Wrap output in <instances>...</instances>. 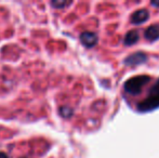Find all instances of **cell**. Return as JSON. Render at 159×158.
<instances>
[{
	"mask_svg": "<svg viewBox=\"0 0 159 158\" xmlns=\"http://www.w3.org/2000/svg\"><path fill=\"white\" fill-rule=\"evenodd\" d=\"M98 35L92 32H84L80 35V41L87 48H92L98 43Z\"/></svg>",
	"mask_w": 159,
	"mask_h": 158,
	"instance_id": "277c9868",
	"label": "cell"
},
{
	"mask_svg": "<svg viewBox=\"0 0 159 158\" xmlns=\"http://www.w3.org/2000/svg\"><path fill=\"white\" fill-rule=\"evenodd\" d=\"M159 107V79L151 88L148 95L138 104V110L142 113L149 112Z\"/></svg>",
	"mask_w": 159,
	"mask_h": 158,
	"instance_id": "6da1fadb",
	"label": "cell"
},
{
	"mask_svg": "<svg viewBox=\"0 0 159 158\" xmlns=\"http://www.w3.org/2000/svg\"><path fill=\"white\" fill-rule=\"evenodd\" d=\"M139 38H140V36H139V33L136 30H130L125 37V44L126 46H132L138 41Z\"/></svg>",
	"mask_w": 159,
	"mask_h": 158,
	"instance_id": "52a82bcc",
	"label": "cell"
},
{
	"mask_svg": "<svg viewBox=\"0 0 159 158\" xmlns=\"http://www.w3.org/2000/svg\"><path fill=\"white\" fill-rule=\"evenodd\" d=\"M0 158H9V156L6 154V153H3V152H0Z\"/></svg>",
	"mask_w": 159,
	"mask_h": 158,
	"instance_id": "30bf717a",
	"label": "cell"
},
{
	"mask_svg": "<svg viewBox=\"0 0 159 158\" xmlns=\"http://www.w3.org/2000/svg\"><path fill=\"white\" fill-rule=\"evenodd\" d=\"M145 38L149 41H155L159 38V25H152L145 30Z\"/></svg>",
	"mask_w": 159,
	"mask_h": 158,
	"instance_id": "8992f818",
	"label": "cell"
},
{
	"mask_svg": "<svg viewBox=\"0 0 159 158\" xmlns=\"http://www.w3.org/2000/svg\"><path fill=\"white\" fill-rule=\"evenodd\" d=\"M147 60V55L143 52H135L133 54H130L129 56L126 57L125 64L127 66H136L140 64L145 63Z\"/></svg>",
	"mask_w": 159,
	"mask_h": 158,
	"instance_id": "3957f363",
	"label": "cell"
},
{
	"mask_svg": "<svg viewBox=\"0 0 159 158\" xmlns=\"http://www.w3.org/2000/svg\"><path fill=\"white\" fill-rule=\"evenodd\" d=\"M71 2H66V1H60V0H54V1H51V6L54 7L57 9H62L64 7L69 6Z\"/></svg>",
	"mask_w": 159,
	"mask_h": 158,
	"instance_id": "9c48e42d",
	"label": "cell"
},
{
	"mask_svg": "<svg viewBox=\"0 0 159 158\" xmlns=\"http://www.w3.org/2000/svg\"><path fill=\"white\" fill-rule=\"evenodd\" d=\"M23 158H26V157H23Z\"/></svg>",
	"mask_w": 159,
	"mask_h": 158,
	"instance_id": "7c38bea8",
	"label": "cell"
},
{
	"mask_svg": "<svg viewBox=\"0 0 159 158\" xmlns=\"http://www.w3.org/2000/svg\"><path fill=\"white\" fill-rule=\"evenodd\" d=\"M151 80V77L146 76V75H142V76H134L132 78L128 79L126 82H125V90L127 91L128 93L132 95H136L142 91L143 87L146 86L147 84Z\"/></svg>",
	"mask_w": 159,
	"mask_h": 158,
	"instance_id": "7a4b0ae2",
	"label": "cell"
},
{
	"mask_svg": "<svg viewBox=\"0 0 159 158\" xmlns=\"http://www.w3.org/2000/svg\"><path fill=\"white\" fill-rule=\"evenodd\" d=\"M152 4L155 7H159V2H152Z\"/></svg>",
	"mask_w": 159,
	"mask_h": 158,
	"instance_id": "8fae6325",
	"label": "cell"
},
{
	"mask_svg": "<svg viewBox=\"0 0 159 158\" xmlns=\"http://www.w3.org/2000/svg\"><path fill=\"white\" fill-rule=\"evenodd\" d=\"M60 114L64 118H69L73 115V110L69 106H62V107H60Z\"/></svg>",
	"mask_w": 159,
	"mask_h": 158,
	"instance_id": "ba28073f",
	"label": "cell"
},
{
	"mask_svg": "<svg viewBox=\"0 0 159 158\" xmlns=\"http://www.w3.org/2000/svg\"><path fill=\"white\" fill-rule=\"evenodd\" d=\"M149 17V12L146 9H141L138 10L132 14L131 21L133 24H143L148 20Z\"/></svg>",
	"mask_w": 159,
	"mask_h": 158,
	"instance_id": "5b68a950",
	"label": "cell"
}]
</instances>
